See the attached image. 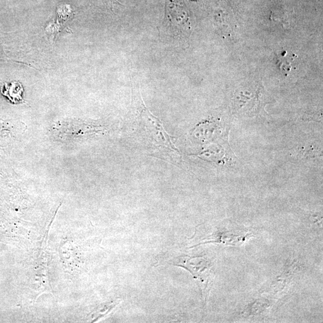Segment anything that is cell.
<instances>
[{"mask_svg":"<svg viewBox=\"0 0 323 323\" xmlns=\"http://www.w3.org/2000/svg\"><path fill=\"white\" fill-rule=\"evenodd\" d=\"M177 265L188 269L190 272H191L195 279L199 280L202 283L207 282L208 276V274H205V272L208 273V269L210 265L206 260L201 259L197 264H194V263H191L189 259L185 260L183 263Z\"/></svg>","mask_w":323,"mask_h":323,"instance_id":"cell-1","label":"cell"},{"mask_svg":"<svg viewBox=\"0 0 323 323\" xmlns=\"http://www.w3.org/2000/svg\"><path fill=\"white\" fill-rule=\"evenodd\" d=\"M92 1L100 6L106 8L112 12H115L120 8L124 7L123 4L121 3L118 0H92Z\"/></svg>","mask_w":323,"mask_h":323,"instance_id":"cell-2","label":"cell"}]
</instances>
